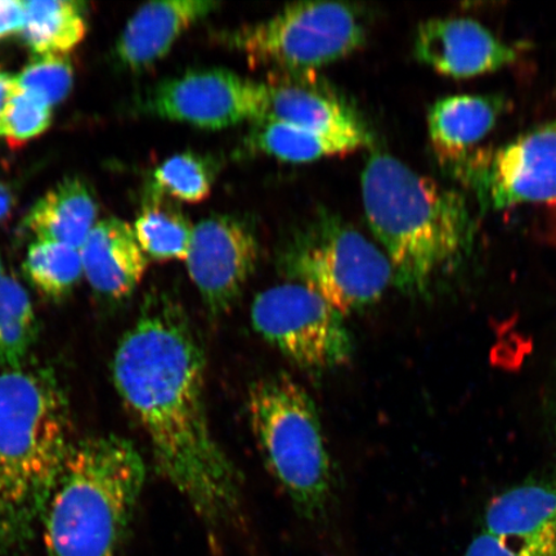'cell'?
Segmentation results:
<instances>
[{
	"label": "cell",
	"mask_w": 556,
	"mask_h": 556,
	"mask_svg": "<svg viewBox=\"0 0 556 556\" xmlns=\"http://www.w3.org/2000/svg\"><path fill=\"white\" fill-rule=\"evenodd\" d=\"M205 353L182 305L150 298L117 344V393L149 438L156 468L206 526L239 523L241 478L213 433Z\"/></svg>",
	"instance_id": "6da1fadb"
},
{
	"label": "cell",
	"mask_w": 556,
	"mask_h": 556,
	"mask_svg": "<svg viewBox=\"0 0 556 556\" xmlns=\"http://www.w3.org/2000/svg\"><path fill=\"white\" fill-rule=\"evenodd\" d=\"M368 226L393 268L402 293L421 296L469 258L476 219L464 194L374 152L363 173Z\"/></svg>",
	"instance_id": "7a4b0ae2"
},
{
	"label": "cell",
	"mask_w": 556,
	"mask_h": 556,
	"mask_svg": "<svg viewBox=\"0 0 556 556\" xmlns=\"http://www.w3.org/2000/svg\"><path fill=\"white\" fill-rule=\"evenodd\" d=\"M65 392L50 368L0 372V556L26 551L72 447Z\"/></svg>",
	"instance_id": "3957f363"
},
{
	"label": "cell",
	"mask_w": 556,
	"mask_h": 556,
	"mask_svg": "<svg viewBox=\"0 0 556 556\" xmlns=\"http://www.w3.org/2000/svg\"><path fill=\"white\" fill-rule=\"evenodd\" d=\"M146 481V465L125 438L73 442L45 513L47 556H117Z\"/></svg>",
	"instance_id": "277c9868"
},
{
	"label": "cell",
	"mask_w": 556,
	"mask_h": 556,
	"mask_svg": "<svg viewBox=\"0 0 556 556\" xmlns=\"http://www.w3.org/2000/svg\"><path fill=\"white\" fill-rule=\"evenodd\" d=\"M248 413L270 475L304 519L325 517L332 472L321 420L311 395L287 374L250 387Z\"/></svg>",
	"instance_id": "5b68a950"
},
{
	"label": "cell",
	"mask_w": 556,
	"mask_h": 556,
	"mask_svg": "<svg viewBox=\"0 0 556 556\" xmlns=\"http://www.w3.org/2000/svg\"><path fill=\"white\" fill-rule=\"evenodd\" d=\"M217 39L256 66L305 74L359 50L366 26L352 4L301 2L258 23L220 31Z\"/></svg>",
	"instance_id": "8992f818"
},
{
	"label": "cell",
	"mask_w": 556,
	"mask_h": 556,
	"mask_svg": "<svg viewBox=\"0 0 556 556\" xmlns=\"http://www.w3.org/2000/svg\"><path fill=\"white\" fill-rule=\"evenodd\" d=\"M282 267L342 313L351 315L380 301L393 268L374 242L339 218L324 215L289 243Z\"/></svg>",
	"instance_id": "52a82bcc"
},
{
	"label": "cell",
	"mask_w": 556,
	"mask_h": 556,
	"mask_svg": "<svg viewBox=\"0 0 556 556\" xmlns=\"http://www.w3.org/2000/svg\"><path fill=\"white\" fill-rule=\"evenodd\" d=\"M472 193L481 212L556 201V122L500 148L478 149L442 165Z\"/></svg>",
	"instance_id": "ba28073f"
},
{
	"label": "cell",
	"mask_w": 556,
	"mask_h": 556,
	"mask_svg": "<svg viewBox=\"0 0 556 556\" xmlns=\"http://www.w3.org/2000/svg\"><path fill=\"white\" fill-rule=\"evenodd\" d=\"M250 315L254 330L302 370L330 371L352 358L353 338L345 316L301 283L262 291Z\"/></svg>",
	"instance_id": "9c48e42d"
},
{
	"label": "cell",
	"mask_w": 556,
	"mask_h": 556,
	"mask_svg": "<svg viewBox=\"0 0 556 556\" xmlns=\"http://www.w3.org/2000/svg\"><path fill=\"white\" fill-rule=\"evenodd\" d=\"M267 83L224 68L193 70L159 85L146 106L151 114L203 129H225L266 114Z\"/></svg>",
	"instance_id": "30bf717a"
},
{
	"label": "cell",
	"mask_w": 556,
	"mask_h": 556,
	"mask_svg": "<svg viewBox=\"0 0 556 556\" xmlns=\"http://www.w3.org/2000/svg\"><path fill=\"white\" fill-rule=\"evenodd\" d=\"M258 258V240L239 219L219 215L193 227L187 270L208 315L219 317L233 307Z\"/></svg>",
	"instance_id": "8fae6325"
},
{
	"label": "cell",
	"mask_w": 556,
	"mask_h": 556,
	"mask_svg": "<svg viewBox=\"0 0 556 556\" xmlns=\"http://www.w3.org/2000/svg\"><path fill=\"white\" fill-rule=\"evenodd\" d=\"M517 46L498 38L477 20L434 17L417 26L414 54L424 65L452 78L497 72L519 58Z\"/></svg>",
	"instance_id": "7c38bea8"
},
{
	"label": "cell",
	"mask_w": 556,
	"mask_h": 556,
	"mask_svg": "<svg viewBox=\"0 0 556 556\" xmlns=\"http://www.w3.org/2000/svg\"><path fill=\"white\" fill-rule=\"evenodd\" d=\"M219 7L214 0H163L144 4L128 21L117 40V58L131 70L154 65L184 33Z\"/></svg>",
	"instance_id": "4fadbf2b"
},
{
	"label": "cell",
	"mask_w": 556,
	"mask_h": 556,
	"mask_svg": "<svg viewBox=\"0 0 556 556\" xmlns=\"http://www.w3.org/2000/svg\"><path fill=\"white\" fill-rule=\"evenodd\" d=\"M80 255L83 274L90 288L114 301L134 293L149 266L134 228L117 218L99 222L81 247Z\"/></svg>",
	"instance_id": "5bb4252c"
},
{
	"label": "cell",
	"mask_w": 556,
	"mask_h": 556,
	"mask_svg": "<svg viewBox=\"0 0 556 556\" xmlns=\"http://www.w3.org/2000/svg\"><path fill=\"white\" fill-rule=\"evenodd\" d=\"M267 86V109L262 121L282 122L319 134L368 141L359 117L329 89L308 78L277 79Z\"/></svg>",
	"instance_id": "9a60e30c"
},
{
	"label": "cell",
	"mask_w": 556,
	"mask_h": 556,
	"mask_svg": "<svg viewBox=\"0 0 556 556\" xmlns=\"http://www.w3.org/2000/svg\"><path fill=\"white\" fill-rule=\"evenodd\" d=\"M502 96L458 94L435 101L428 113V135L441 165L475 150L495 128L506 109Z\"/></svg>",
	"instance_id": "2e32d148"
},
{
	"label": "cell",
	"mask_w": 556,
	"mask_h": 556,
	"mask_svg": "<svg viewBox=\"0 0 556 556\" xmlns=\"http://www.w3.org/2000/svg\"><path fill=\"white\" fill-rule=\"evenodd\" d=\"M483 531L498 539L536 546H556V485L527 483L493 498Z\"/></svg>",
	"instance_id": "e0dca14e"
},
{
	"label": "cell",
	"mask_w": 556,
	"mask_h": 556,
	"mask_svg": "<svg viewBox=\"0 0 556 556\" xmlns=\"http://www.w3.org/2000/svg\"><path fill=\"white\" fill-rule=\"evenodd\" d=\"M96 218L97 204L89 187L79 178H68L31 207L26 227L37 240L80 250L96 226Z\"/></svg>",
	"instance_id": "ac0fdd59"
},
{
	"label": "cell",
	"mask_w": 556,
	"mask_h": 556,
	"mask_svg": "<svg viewBox=\"0 0 556 556\" xmlns=\"http://www.w3.org/2000/svg\"><path fill=\"white\" fill-rule=\"evenodd\" d=\"M87 21L79 2L30 0L23 2L20 35L38 55L62 54L85 39Z\"/></svg>",
	"instance_id": "d6986e66"
},
{
	"label": "cell",
	"mask_w": 556,
	"mask_h": 556,
	"mask_svg": "<svg viewBox=\"0 0 556 556\" xmlns=\"http://www.w3.org/2000/svg\"><path fill=\"white\" fill-rule=\"evenodd\" d=\"M252 143L263 154L288 163H311L343 155L367 142L363 139L319 134L282 122L262 121L254 130Z\"/></svg>",
	"instance_id": "ffe728a7"
},
{
	"label": "cell",
	"mask_w": 556,
	"mask_h": 556,
	"mask_svg": "<svg viewBox=\"0 0 556 556\" xmlns=\"http://www.w3.org/2000/svg\"><path fill=\"white\" fill-rule=\"evenodd\" d=\"M37 337L38 319L30 296L15 277L7 274L0 255V367L18 370L26 366Z\"/></svg>",
	"instance_id": "44dd1931"
},
{
	"label": "cell",
	"mask_w": 556,
	"mask_h": 556,
	"mask_svg": "<svg viewBox=\"0 0 556 556\" xmlns=\"http://www.w3.org/2000/svg\"><path fill=\"white\" fill-rule=\"evenodd\" d=\"M134 231L148 258L186 261L189 254L193 227L178 208L166 204L165 199L150 198L138 215Z\"/></svg>",
	"instance_id": "7402d4cb"
},
{
	"label": "cell",
	"mask_w": 556,
	"mask_h": 556,
	"mask_svg": "<svg viewBox=\"0 0 556 556\" xmlns=\"http://www.w3.org/2000/svg\"><path fill=\"white\" fill-rule=\"evenodd\" d=\"M217 165L212 159L194 152H182L160 164L152 174L150 198L197 204L211 194Z\"/></svg>",
	"instance_id": "603a6c76"
},
{
	"label": "cell",
	"mask_w": 556,
	"mask_h": 556,
	"mask_svg": "<svg viewBox=\"0 0 556 556\" xmlns=\"http://www.w3.org/2000/svg\"><path fill=\"white\" fill-rule=\"evenodd\" d=\"M24 270L34 287L52 299L66 296L85 275L80 250L45 240L31 243Z\"/></svg>",
	"instance_id": "cb8c5ba5"
},
{
	"label": "cell",
	"mask_w": 556,
	"mask_h": 556,
	"mask_svg": "<svg viewBox=\"0 0 556 556\" xmlns=\"http://www.w3.org/2000/svg\"><path fill=\"white\" fill-rule=\"evenodd\" d=\"M15 79L18 89L37 96L53 108L64 101L72 90L74 72L64 55L46 54L34 59Z\"/></svg>",
	"instance_id": "d4e9b609"
},
{
	"label": "cell",
	"mask_w": 556,
	"mask_h": 556,
	"mask_svg": "<svg viewBox=\"0 0 556 556\" xmlns=\"http://www.w3.org/2000/svg\"><path fill=\"white\" fill-rule=\"evenodd\" d=\"M52 122V108L16 86L0 123V137L11 143H24L45 134Z\"/></svg>",
	"instance_id": "484cf974"
},
{
	"label": "cell",
	"mask_w": 556,
	"mask_h": 556,
	"mask_svg": "<svg viewBox=\"0 0 556 556\" xmlns=\"http://www.w3.org/2000/svg\"><path fill=\"white\" fill-rule=\"evenodd\" d=\"M464 556H556V546L518 544L482 531L472 539Z\"/></svg>",
	"instance_id": "4316f807"
},
{
	"label": "cell",
	"mask_w": 556,
	"mask_h": 556,
	"mask_svg": "<svg viewBox=\"0 0 556 556\" xmlns=\"http://www.w3.org/2000/svg\"><path fill=\"white\" fill-rule=\"evenodd\" d=\"M23 24V2L0 0V40L20 33Z\"/></svg>",
	"instance_id": "83f0119b"
},
{
	"label": "cell",
	"mask_w": 556,
	"mask_h": 556,
	"mask_svg": "<svg viewBox=\"0 0 556 556\" xmlns=\"http://www.w3.org/2000/svg\"><path fill=\"white\" fill-rule=\"evenodd\" d=\"M16 90L15 76L9 73L0 72V123H2L7 106H9L11 97Z\"/></svg>",
	"instance_id": "f1b7e54d"
},
{
	"label": "cell",
	"mask_w": 556,
	"mask_h": 556,
	"mask_svg": "<svg viewBox=\"0 0 556 556\" xmlns=\"http://www.w3.org/2000/svg\"><path fill=\"white\" fill-rule=\"evenodd\" d=\"M13 206V193L9 185L0 184V222L9 217Z\"/></svg>",
	"instance_id": "f546056e"
}]
</instances>
